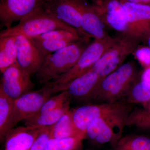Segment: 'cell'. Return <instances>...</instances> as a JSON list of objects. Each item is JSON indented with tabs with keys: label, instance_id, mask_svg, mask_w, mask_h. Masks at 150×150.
<instances>
[{
	"label": "cell",
	"instance_id": "1",
	"mask_svg": "<svg viewBox=\"0 0 150 150\" xmlns=\"http://www.w3.org/2000/svg\"><path fill=\"white\" fill-rule=\"evenodd\" d=\"M140 77L135 62L131 61L123 64L101 80L89 101L101 103L119 101L127 96Z\"/></svg>",
	"mask_w": 150,
	"mask_h": 150
},
{
	"label": "cell",
	"instance_id": "2",
	"mask_svg": "<svg viewBox=\"0 0 150 150\" xmlns=\"http://www.w3.org/2000/svg\"><path fill=\"white\" fill-rule=\"evenodd\" d=\"M90 39L86 38L45 56L41 68L36 74L39 83L45 84L68 72L90 44Z\"/></svg>",
	"mask_w": 150,
	"mask_h": 150
},
{
	"label": "cell",
	"instance_id": "3",
	"mask_svg": "<svg viewBox=\"0 0 150 150\" xmlns=\"http://www.w3.org/2000/svg\"><path fill=\"white\" fill-rule=\"evenodd\" d=\"M133 108V104L125 100L112 103L86 105L71 110L72 116L78 131L86 133L90 123L97 118L123 121L125 123Z\"/></svg>",
	"mask_w": 150,
	"mask_h": 150
},
{
	"label": "cell",
	"instance_id": "4",
	"mask_svg": "<svg viewBox=\"0 0 150 150\" xmlns=\"http://www.w3.org/2000/svg\"><path fill=\"white\" fill-rule=\"evenodd\" d=\"M56 30L79 32L74 28L40 7L21 20L17 25L2 30L0 37L14 36L18 34L32 37Z\"/></svg>",
	"mask_w": 150,
	"mask_h": 150
},
{
	"label": "cell",
	"instance_id": "5",
	"mask_svg": "<svg viewBox=\"0 0 150 150\" xmlns=\"http://www.w3.org/2000/svg\"><path fill=\"white\" fill-rule=\"evenodd\" d=\"M141 42L139 38L128 32L121 33L88 71H94L102 79L121 67L126 58L137 50Z\"/></svg>",
	"mask_w": 150,
	"mask_h": 150
},
{
	"label": "cell",
	"instance_id": "6",
	"mask_svg": "<svg viewBox=\"0 0 150 150\" xmlns=\"http://www.w3.org/2000/svg\"><path fill=\"white\" fill-rule=\"evenodd\" d=\"M115 39L116 36H111L103 40L94 39L85 49L76 64L68 72L55 80L49 82V83L56 88L58 92L61 91L62 87L87 72L114 43Z\"/></svg>",
	"mask_w": 150,
	"mask_h": 150
},
{
	"label": "cell",
	"instance_id": "7",
	"mask_svg": "<svg viewBox=\"0 0 150 150\" xmlns=\"http://www.w3.org/2000/svg\"><path fill=\"white\" fill-rule=\"evenodd\" d=\"M56 93L54 87L48 82L42 88L28 92L14 100L13 127L37 113L45 103Z\"/></svg>",
	"mask_w": 150,
	"mask_h": 150
},
{
	"label": "cell",
	"instance_id": "8",
	"mask_svg": "<svg viewBox=\"0 0 150 150\" xmlns=\"http://www.w3.org/2000/svg\"><path fill=\"white\" fill-rule=\"evenodd\" d=\"M121 1L127 21L125 32L139 38L141 42L147 41L150 35V6Z\"/></svg>",
	"mask_w": 150,
	"mask_h": 150
},
{
	"label": "cell",
	"instance_id": "9",
	"mask_svg": "<svg viewBox=\"0 0 150 150\" xmlns=\"http://www.w3.org/2000/svg\"><path fill=\"white\" fill-rule=\"evenodd\" d=\"M124 127V121L97 118L88 126L86 136L96 144L110 143L113 148L122 137Z\"/></svg>",
	"mask_w": 150,
	"mask_h": 150
},
{
	"label": "cell",
	"instance_id": "10",
	"mask_svg": "<svg viewBox=\"0 0 150 150\" xmlns=\"http://www.w3.org/2000/svg\"><path fill=\"white\" fill-rule=\"evenodd\" d=\"M2 74L0 89L13 100L31 91L34 87L30 75L21 68L17 62Z\"/></svg>",
	"mask_w": 150,
	"mask_h": 150
},
{
	"label": "cell",
	"instance_id": "11",
	"mask_svg": "<svg viewBox=\"0 0 150 150\" xmlns=\"http://www.w3.org/2000/svg\"><path fill=\"white\" fill-rule=\"evenodd\" d=\"M40 7L76 29L84 37L91 38L85 33L81 28L78 0H44Z\"/></svg>",
	"mask_w": 150,
	"mask_h": 150
},
{
	"label": "cell",
	"instance_id": "12",
	"mask_svg": "<svg viewBox=\"0 0 150 150\" xmlns=\"http://www.w3.org/2000/svg\"><path fill=\"white\" fill-rule=\"evenodd\" d=\"M14 36L18 64L30 76L37 74L43 64L45 56L28 36L23 34Z\"/></svg>",
	"mask_w": 150,
	"mask_h": 150
},
{
	"label": "cell",
	"instance_id": "13",
	"mask_svg": "<svg viewBox=\"0 0 150 150\" xmlns=\"http://www.w3.org/2000/svg\"><path fill=\"white\" fill-rule=\"evenodd\" d=\"M44 0H0V21L6 28L12 27L43 4Z\"/></svg>",
	"mask_w": 150,
	"mask_h": 150
},
{
	"label": "cell",
	"instance_id": "14",
	"mask_svg": "<svg viewBox=\"0 0 150 150\" xmlns=\"http://www.w3.org/2000/svg\"><path fill=\"white\" fill-rule=\"evenodd\" d=\"M81 17V25L83 32L95 40H103L110 37L103 21L97 6L86 0H78Z\"/></svg>",
	"mask_w": 150,
	"mask_h": 150
},
{
	"label": "cell",
	"instance_id": "15",
	"mask_svg": "<svg viewBox=\"0 0 150 150\" xmlns=\"http://www.w3.org/2000/svg\"><path fill=\"white\" fill-rule=\"evenodd\" d=\"M101 80L97 73L89 71L62 87L61 91H67L71 100L89 102Z\"/></svg>",
	"mask_w": 150,
	"mask_h": 150
},
{
	"label": "cell",
	"instance_id": "16",
	"mask_svg": "<svg viewBox=\"0 0 150 150\" xmlns=\"http://www.w3.org/2000/svg\"><path fill=\"white\" fill-rule=\"evenodd\" d=\"M97 6L106 27L120 33L126 31L127 21L121 0H105L102 5Z\"/></svg>",
	"mask_w": 150,
	"mask_h": 150
},
{
	"label": "cell",
	"instance_id": "17",
	"mask_svg": "<svg viewBox=\"0 0 150 150\" xmlns=\"http://www.w3.org/2000/svg\"><path fill=\"white\" fill-rule=\"evenodd\" d=\"M43 127L26 126L11 129L5 139V150H29Z\"/></svg>",
	"mask_w": 150,
	"mask_h": 150
},
{
	"label": "cell",
	"instance_id": "18",
	"mask_svg": "<svg viewBox=\"0 0 150 150\" xmlns=\"http://www.w3.org/2000/svg\"><path fill=\"white\" fill-rule=\"evenodd\" d=\"M70 102L69 101L54 110L36 113L25 119L24 123L26 126L45 127L52 126L70 110Z\"/></svg>",
	"mask_w": 150,
	"mask_h": 150
},
{
	"label": "cell",
	"instance_id": "19",
	"mask_svg": "<svg viewBox=\"0 0 150 150\" xmlns=\"http://www.w3.org/2000/svg\"><path fill=\"white\" fill-rule=\"evenodd\" d=\"M13 100L0 89V138L1 142L5 139L6 134L13 129Z\"/></svg>",
	"mask_w": 150,
	"mask_h": 150
},
{
	"label": "cell",
	"instance_id": "20",
	"mask_svg": "<svg viewBox=\"0 0 150 150\" xmlns=\"http://www.w3.org/2000/svg\"><path fill=\"white\" fill-rule=\"evenodd\" d=\"M82 134L86 133H81L76 129L73 121L71 110H69L51 126L50 138L60 139Z\"/></svg>",
	"mask_w": 150,
	"mask_h": 150
},
{
	"label": "cell",
	"instance_id": "21",
	"mask_svg": "<svg viewBox=\"0 0 150 150\" xmlns=\"http://www.w3.org/2000/svg\"><path fill=\"white\" fill-rule=\"evenodd\" d=\"M17 62V52L15 36L0 37V71L6 69Z\"/></svg>",
	"mask_w": 150,
	"mask_h": 150
},
{
	"label": "cell",
	"instance_id": "22",
	"mask_svg": "<svg viewBox=\"0 0 150 150\" xmlns=\"http://www.w3.org/2000/svg\"><path fill=\"white\" fill-rule=\"evenodd\" d=\"M28 37L44 56L81 40L72 38L41 40L34 37Z\"/></svg>",
	"mask_w": 150,
	"mask_h": 150
},
{
	"label": "cell",
	"instance_id": "23",
	"mask_svg": "<svg viewBox=\"0 0 150 150\" xmlns=\"http://www.w3.org/2000/svg\"><path fill=\"white\" fill-rule=\"evenodd\" d=\"M113 150H150V138L143 135L122 137Z\"/></svg>",
	"mask_w": 150,
	"mask_h": 150
},
{
	"label": "cell",
	"instance_id": "24",
	"mask_svg": "<svg viewBox=\"0 0 150 150\" xmlns=\"http://www.w3.org/2000/svg\"><path fill=\"white\" fill-rule=\"evenodd\" d=\"M143 105L142 108L132 110L125 121V126L150 128V100Z\"/></svg>",
	"mask_w": 150,
	"mask_h": 150
},
{
	"label": "cell",
	"instance_id": "25",
	"mask_svg": "<svg viewBox=\"0 0 150 150\" xmlns=\"http://www.w3.org/2000/svg\"><path fill=\"white\" fill-rule=\"evenodd\" d=\"M150 100V82L138 80L131 88L126 101L130 104L146 103Z\"/></svg>",
	"mask_w": 150,
	"mask_h": 150
},
{
	"label": "cell",
	"instance_id": "26",
	"mask_svg": "<svg viewBox=\"0 0 150 150\" xmlns=\"http://www.w3.org/2000/svg\"><path fill=\"white\" fill-rule=\"evenodd\" d=\"M71 100L69 94L67 91H64L59 94L52 96L43 105L38 113L46 112L59 108Z\"/></svg>",
	"mask_w": 150,
	"mask_h": 150
},
{
	"label": "cell",
	"instance_id": "27",
	"mask_svg": "<svg viewBox=\"0 0 150 150\" xmlns=\"http://www.w3.org/2000/svg\"><path fill=\"white\" fill-rule=\"evenodd\" d=\"M86 138V134L60 139L59 150H78L81 146L83 141Z\"/></svg>",
	"mask_w": 150,
	"mask_h": 150
},
{
	"label": "cell",
	"instance_id": "28",
	"mask_svg": "<svg viewBox=\"0 0 150 150\" xmlns=\"http://www.w3.org/2000/svg\"><path fill=\"white\" fill-rule=\"evenodd\" d=\"M51 126L43 127L29 150H46V144L50 138Z\"/></svg>",
	"mask_w": 150,
	"mask_h": 150
},
{
	"label": "cell",
	"instance_id": "29",
	"mask_svg": "<svg viewBox=\"0 0 150 150\" xmlns=\"http://www.w3.org/2000/svg\"><path fill=\"white\" fill-rule=\"evenodd\" d=\"M135 56L142 64L147 67L150 66V49L149 47L137 49Z\"/></svg>",
	"mask_w": 150,
	"mask_h": 150
},
{
	"label": "cell",
	"instance_id": "30",
	"mask_svg": "<svg viewBox=\"0 0 150 150\" xmlns=\"http://www.w3.org/2000/svg\"><path fill=\"white\" fill-rule=\"evenodd\" d=\"M59 141L57 139L50 138L46 144V150H59Z\"/></svg>",
	"mask_w": 150,
	"mask_h": 150
},
{
	"label": "cell",
	"instance_id": "31",
	"mask_svg": "<svg viewBox=\"0 0 150 150\" xmlns=\"http://www.w3.org/2000/svg\"><path fill=\"white\" fill-rule=\"evenodd\" d=\"M141 80L150 82V66L146 68V69L142 73L141 76Z\"/></svg>",
	"mask_w": 150,
	"mask_h": 150
},
{
	"label": "cell",
	"instance_id": "32",
	"mask_svg": "<svg viewBox=\"0 0 150 150\" xmlns=\"http://www.w3.org/2000/svg\"><path fill=\"white\" fill-rule=\"evenodd\" d=\"M128 2L150 6V0H122Z\"/></svg>",
	"mask_w": 150,
	"mask_h": 150
},
{
	"label": "cell",
	"instance_id": "33",
	"mask_svg": "<svg viewBox=\"0 0 150 150\" xmlns=\"http://www.w3.org/2000/svg\"><path fill=\"white\" fill-rule=\"evenodd\" d=\"M91 2L92 4L94 5L100 6H101L105 0H89Z\"/></svg>",
	"mask_w": 150,
	"mask_h": 150
},
{
	"label": "cell",
	"instance_id": "34",
	"mask_svg": "<svg viewBox=\"0 0 150 150\" xmlns=\"http://www.w3.org/2000/svg\"><path fill=\"white\" fill-rule=\"evenodd\" d=\"M147 42L148 45H149V47L150 49V35L149 37V38H148Z\"/></svg>",
	"mask_w": 150,
	"mask_h": 150
},
{
	"label": "cell",
	"instance_id": "35",
	"mask_svg": "<svg viewBox=\"0 0 150 150\" xmlns=\"http://www.w3.org/2000/svg\"></svg>",
	"mask_w": 150,
	"mask_h": 150
}]
</instances>
